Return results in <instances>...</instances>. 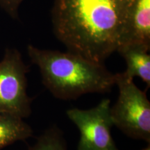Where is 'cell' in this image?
Returning <instances> with one entry per match:
<instances>
[{
    "instance_id": "obj_10",
    "label": "cell",
    "mask_w": 150,
    "mask_h": 150,
    "mask_svg": "<svg viewBox=\"0 0 150 150\" xmlns=\"http://www.w3.org/2000/svg\"><path fill=\"white\" fill-rule=\"evenodd\" d=\"M24 0H0V7L9 15L16 19L18 17V9Z\"/></svg>"
},
{
    "instance_id": "obj_5",
    "label": "cell",
    "mask_w": 150,
    "mask_h": 150,
    "mask_svg": "<svg viewBox=\"0 0 150 150\" xmlns=\"http://www.w3.org/2000/svg\"><path fill=\"white\" fill-rule=\"evenodd\" d=\"M66 113L79 130L78 150H118L110 133L113 123L110 99H103L91 109L72 108Z\"/></svg>"
},
{
    "instance_id": "obj_7",
    "label": "cell",
    "mask_w": 150,
    "mask_h": 150,
    "mask_svg": "<svg viewBox=\"0 0 150 150\" xmlns=\"http://www.w3.org/2000/svg\"><path fill=\"white\" fill-rule=\"evenodd\" d=\"M150 48L140 45H127L119 47L117 52L120 54L127 63L125 73L129 77L138 76L148 87L150 86Z\"/></svg>"
},
{
    "instance_id": "obj_11",
    "label": "cell",
    "mask_w": 150,
    "mask_h": 150,
    "mask_svg": "<svg viewBox=\"0 0 150 150\" xmlns=\"http://www.w3.org/2000/svg\"><path fill=\"white\" fill-rule=\"evenodd\" d=\"M142 150H150V145H149H149H148L147 147H145V149H142Z\"/></svg>"
},
{
    "instance_id": "obj_4",
    "label": "cell",
    "mask_w": 150,
    "mask_h": 150,
    "mask_svg": "<svg viewBox=\"0 0 150 150\" xmlns=\"http://www.w3.org/2000/svg\"><path fill=\"white\" fill-rule=\"evenodd\" d=\"M28 67L15 49L6 50L0 61V114L24 119L31 113L27 93Z\"/></svg>"
},
{
    "instance_id": "obj_9",
    "label": "cell",
    "mask_w": 150,
    "mask_h": 150,
    "mask_svg": "<svg viewBox=\"0 0 150 150\" xmlns=\"http://www.w3.org/2000/svg\"><path fill=\"white\" fill-rule=\"evenodd\" d=\"M29 150H67V147L61 131L52 127L47 129Z\"/></svg>"
},
{
    "instance_id": "obj_3",
    "label": "cell",
    "mask_w": 150,
    "mask_h": 150,
    "mask_svg": "<svg viewBox=\"0 0 150 150\" xmlns=\"http://www.w3.org/2000/svg\"><path fill=\"white\" fill-rule=\"evenodd\" d=\"M119 90L117 102L110 106L113 123L124 134L150 142V102L145 92L135 85L134 79L125 72L115 74Z\"/></svg>"
},
{
    "instance_id": "obj_6",
    "label": "cell",
    "mask_w": 150,
    "mask_h": 150,
    "mask_svg": "<svg viewBox=\"0 0 150 150\" xmlns=\"http://www.w3.org/2000/svg\"><path fill=\"white\" fill-rule=\"evenodd\" d=\"M127 45L150 48V0L129 1L119 47Z\"/></svg>"
},
{
    "instance_id": "obj_8",
    "label": "cell",
    "mask_w": 150,
    "mask_h": 150,
    "mask_svg": "<svg viewBox=\"0 0 150 150\" xmlns=\"http://www.w3.org/2000/svg\"><path fill=\"white\" fill-rule=\"evenodd\" d=\"M33 130L23 119L0 114V150L32 136Z\"/></svg>"
},
{
    "instance_id": "obj_1",
    "label": "cell",
    "mask_w": 150,
    "mask_h": 150,
    "mask_svg": "<svg viewBox=\"0 0 150 150\" xmlns=\"http://www.w3.org/2000/svg\"><path fill=\"white\" fill-rule=\"evenodd\" d=\"M130 0H55L54 31L68 52L104 63L121 42Z\"/></svg>"
},
{
    "instance_id": "obj_2",
    "label": "cell",
    "mask_w": 150,
    "mask_h": 150,
    "mask_svg": "<svg viewBox=\"0 0 150 150\" xmlns=\"http://www.w3.org/2000/svg\"><path fill=\"white\" fill-rule=\"evenodd\" d=\"M31 61L40 70L42 83L56 98L74 99L88 93H104L115 85V74L104 63L72 52L41 50L29 45Z\"/></svg>"
}]
</instances>
